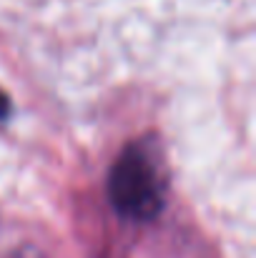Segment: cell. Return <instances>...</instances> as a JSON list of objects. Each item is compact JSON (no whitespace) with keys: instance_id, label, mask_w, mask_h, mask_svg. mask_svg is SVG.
<instances>
[{"instance_id":"obj_1","label":"cell","mask_w":256,"mask_h":258,"mask_svg":"<svg viewBox=\"0 0 256 258\" xmlns=\"http://www.w3.org/2000/svg\"><path fill=\"white\" fill-rule=\"evenodd\" d=\"M108 201L121 218L153 221L166 201V178L153 138L128 143L108 173Z\"/></svg>"},{"instance_id":"obj_2","label":"cell","mask_w":256,"mask_h":258,"mask_svg":"<svg viewBox=\"0 0 256 258\" xmlns=\"http://www.w3.org/2000/svg\"><path fill=\"white\" fill-rule=\"evenodd\" d=\"M8 113H10V103H8V98L0 93V118H8Z\"/></svg>"}]
</instances>
